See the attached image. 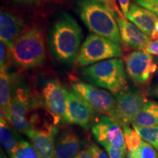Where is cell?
Here are the masks:
<instances>
[{"label":"cell","instance_id":"obj_7","mask_svg":"<svg viewBox=\"0 0 158 158\" xmlns=\"http://www.w3.org/2000/svg\"><path fill=\"white\" fill-rule=\"evenodd\" d=\"M73 92L82 98L95 111L115 118V97L108 91L98 88L94 85L79 81L71 84Z\"/></svg>","mask_w":158,"mask_h":158},{"label":"cell","instance_id":"obj_13","mask_svg":"<svg viewBox=\"0 0 158 158\" xmlns=\"http://www.w3.org/2000/svg\"><path fill=\"white\" fill-rule=\"evenodd\" d=\"M26 21L19 15L10 11L0 13V38L10 49L15 41L28 30Z\"/></svg>","mask_w":158,"mask_h":158},{"label":"cell","instance_id":"obj_25","mask_svg":"<svg viewBox=\"0 0 158 158\" xmlns=\"http://www.w3.org/2000/svg\"><path fill=\"white\" fill-rule=\"evenodd\" d=\"M103 147L110 158H124L127 153L126 148L113 145H106Z\"/></svg>","mask_w":158,"mask_h":158},{"label":"cell","instance_id":"obj_26","mask_svg":"<svg viewBox=\"0 0 158 158\" xmlns=\"http://www.w3.org/2000/svg\"><path fill=\"white\" fill-rule=\"evenodd\" d=\"M51 0H12L13 5L20 7H35L49 2Z\"/></svg>","mask_w":158,"mask_h":158},{"label":"cell","instance_id":"obj_28","mask_svg":"<svg viewBox=\"0 0 158 158\" xmlns=\"http://www.w3.org/2000/svg\"><path fill=\"white\" fill-rule=\"evenodd\" d=\"M138 5L145 7L158 16V0H135Z\"/></svg>","mask_w":158,"mask_h":158},{"label":"cell","instance_id":"obj_31","mask_svg":"<svg viewBox=\"0 0 158 158\" xmlns=\"http://www.w3.org/2000/svg\"><path fill=\"white\" fill-rule=\"evenodd\" d=\"M118 4L121 7L122 12L124 13V16H126L130 9V0H118Z\"/></svg>","mask_w":158,"mask_h":158},{"label":"cell","instance_id":"obj_24","mask_svg":"<svg viewBox=\"0 0 158 158\" xmlns=\"http://www.w3.org/2000/svg\"><path fill=\"white\" fill-rule=\"evenodd\" d=\"M122 126L124 133V143L128 151L137 148L142 141L141 136L134 128L130 127L128 124H122Z\"/></svg>","mask_w":158,"mask_h":158},{"label":"cell","instance_id":"obj_27","mask_svg":"<svg viewBox=\"0 0 158 158\" xmlns=\"http://www.w3.org/2000/svg\"><path fill=\"white\" fill-rule=\"evenodd\" d=\"M10 50L2 41H0V68H7Z\"/></svg>","mask_w":158,"mask_h":158},{"label":"cell","instance_id":"obj_20","mask_svg":"<svg viewBox=\"0 0 158 158\" xmlns=\"http://www.w3.org/2000/svg\"><path fill=\"white\" fill-rule=\"evenodd\" d=\"M10 124L4 116L3 112L0 110V141L4 149L9 156L20 141Z\"/></svg>","mask_w":158,"mask_h":158},{"label":"cell","instance_id":"obj_2","mask_svg":"<svg viewBox=\"0 0 158 158\" xmlns=\"http://www.w3.org/2000/svg\"><path fill=\"white\" fill-rule=\"evenodd\" d=\"M76 7L80 19L91 31L120 45L117 21L104 4L95 0H77Z\"/></svg>","mask_w":158,"mask_h":158},{"label":"cell","instance_id":"obj_15","mask_svg":"<svg viewBox=\"0 0 158 158\" xmlns=\"http://www.w3.org/2000/svg\"><path fill=\"white\" fill-rule=\"evenodd\" d=\"M56 128L54 126L37 129L31 128L27 135L30 140L31 145L42 158H55V141Z\"/></svg>","mask_w":158,"mask_h":158},{"label":"cell","instance_id":"obj_17","mask_svg":"<svg viewBox=\"0 0 158 158\" xmlns=\"http://www.w3.org/2000/svg\"><path fill=\"white\" fill-rule=\"evenodd\" d=\"M81 141L72 132H63L56 138L55 158H74L81 151Z\"/></svg>","mask_w":158,"mask_h":158},{"label":"cell","instance_id":"obj_3","mask_svg":"<svg viewBox=\"0 0 158 158\" xmlns=\"http://www.w3.org/2000/svg\"><path fill=\"white\" fill-rule=\"evenodd\" d=\"M124 64L119 58L107 59L83 68L81 76L91 84L116 94L127 89Z\"/></svg>","mask_w":158,"mask_h":158},{"label":"cell","instance_id":"obj_10","mask_svg":"<svg viewBox=\"0 0 158 158\" xmlns=\"http://www.w3.org/2000/svg\"><path fill=\"white\" fill-rule=\"evenodd\" d=\"M68 90L56 80H49L42 88L44 106L53 118L54 124L64 122Z\"/></svg>","mask_w":158,"mask_h":158},{"label":"cell","instance_id":"obj_8","mask_svg":"<svg viewBox=\"0 0 158 158\" xmlns=\"http://www.w3.org/2000/svg\"><path fill=\"white\" fill-rule=\"evenodd\" d=\"M126 71L136 85L148 84L157 70V65L152 54L145 51H135L124 58Z\"/></svg>","mask_w":158,"mask_h":158},{"label":"cell","instance_id":"obj_18","mask_svg":"<svg viewBox=\"0 0 158 158\" xmlns=\"http://www.w3.org/2000/svg\"><path fill=\"white\" fill-rule=\"evenodd\" d=\"M12 78L7 68H1L0 71V104L1 110L6 119L11 124Z\"/></svg>","mask_w":158,"mask_h":158},{"label":"cell","instance_id":"obj_16","mask_svg":"<svg viewBox=\"0 0 158 158\" xmlns=\"http://www.w3.org/2000/svg\"><path fill=\"white\" fill-rule=\"evenodd\" d=\"M122 41L127 46L137 51H144L151 40L125 16L116 18Z\"/></svg>","mask_w":158,"mask_h":158},{"label":"cell","instance_id":"obj_4","mask_svg":"<svg viewBox=\"0 0 158 158\" xmlns=\"http://www.w3.org/2000/svg\"><path fill=\"white\" fill-rule=\"evenodd\" d=\"M9 50L10 59L19 68L31 69L40 66L46 56L43 29L39 26L29 29Z\"/></svg>","mask_w":158,"mask_h":158},{"label":"cell","instance_id":"obj_14","mask_svg":"<svg viewBox=\"0 0 158 158\" xmlns=\"http://www.w3.org/2000/svg\"><path fill=\"white\" fill-rule=\"evenodd\" d=\"M126 18L152 40L158 39V16L135 3L130 4Z\"/></svg>","mask_w":158,"mask_h":158},{"label":"cell","instance_id":"obj_6","mask_svg":"<svg viewBox=\"0 0 158 158\" xmlns=\"http://www.w3.org/2000/svg\"><path fill=\"white\" fill-rule=\"evenodd\" d=\"M35 106L36 100L27 86L12 80L11 124L21 133L27 134L34 127L29 115Z\"/></svg>","mask_w":158,"mask_h":158},{"label":"cell","instance_id":"obj_34","mask_svg":"<svg viewBox=\"0 0 158 158\" xmlns=\"http://www.w3.org/2000/svg\"><path fill=\"white\" fill-rule=\"evenodd\" d=\"M0 158H7V156L5 155V152H3L2 150H1V155H0Z\"/></svg>","mask_w":158,"mask_h":158},{"label":"cell","instance_id":"obj_23","mask_svg":"<svg viewBox=\"0 0 158 158\" xmlns=\"http://www.w3.org/2000/svg\"><path fill=\"white\" fill-rule=\"evenodd\" d=\"M133 126L141 136V139L148 142L158 150V126L143 127L137 124H133Z\"/></svg>","mask_w":158,"mask_h":158},{"label":"cell","instance_id":"obj_1","mask_svg":"<svg viewBox=\"0 0 158 158\" xmlns=\"http://www.w3.org/2000/svg\"><path fill=\"white\" fill-rule=\"evenodd\" d=\"M48 45L53 57L59 64L72 65L76 60L83 39L81 28L72 15L62 13L48 31Z\"/></svg>","mask_w":158,"mask_h":158},{"label":"cell","instance_id":"obj_11","mask_svg":"<svg viewBox=\"0 0 158 158\" xmlns=\"http://www.w3.org/2000/svg\"><path fill=\"white\" fill-rule=\"evenodd\" d=\"M92 133L99 144L113 145L127 149L122 124L109 116L100 117L92 127Z\"/></svg>","mask_w":158,"mask_h":158},{"label":"cell","instance_id":"obj_22","mask_svg":"<svg viewBox=\"0 0 158 158\" xmlns=\"http://www.w3.org/2000/svg\"><path fill=\"white\" fill-rule=\"evenodd\" d=\"M10 158H42L32 145L25 141H20L10 155Z\"/></svg>","mask_w":158,"mask_h":158},{"label":"cell","instance_id":"obj_9","mask_svg":"<svg viewBox=\"0 0 158 158\" xmlns=\"http://www.w3.org/2000/svg\"><path fill=\"white\" fill-rule=\"evenodd\" d=\"M116 100L115 118L120 124H132L147 102L145 94L137 89H126L114 94Z\"/></svg>","mask_w":158,"mask_h":158},{"label":"cell","instance_id":"obj_30","mask_svg":"<svg viewBox=\"0 0 158 158\" xmlns=\"http://www.w3.org/2000/svg\"><path fill=\"white\" fill-rule=\"evenodd\" d=\"M144 51L152 55L158 56V39L150 41Z\"/></svg>","mask_w":158,"mask_h":158},{"label":"cell","instance_id":"obj_19","mask_svg":"<svg viewBox=\"0 0 158 158\" xmlns=\"http://www.w3.org/2000/svg\"><path fill=\"white\" fill-rule=\"evenodd\" d=\"M132 124L143 127L158 126V102L153 100L146 102Z\"/></svg>","mask_w":158,"mask_h":158},{"label":"cell","instance_id":"obj_33","mask_svg":"<svg viewBox=\"0 0 158 158\" xmlns=\"http://www.w3.org/2000/svg\"><path fill=\"white\" fill-rule=\"evenodd\" d=\"M149 95L152 97V98H158V84L149 91Z\"/></svg>","mask_w":158,"mask_h":158},{"label":"cell","instance_id":"obj_21","mask_svg":"<svg viewBox=\"0 0 158 158\" xmlns=\"http://www.w3.org/2000/svg\"><path fill=\"white\" fill-rule=\"evenodd\" d=\"M127 158H158V154L152 145L142 141L137 148L128 151Z\"/></svg>","mask_w":158,"mask_h":158},{"label":"cell","instance_id":"obj_29","mask_svg":"<svg viewBox=\"0 0 158 158\" xmlns=\"http://www.w3.org/2000/svg\"><path fill=\"white\" fill-rule=\"evenodd\" d=\"M87 149L93 156L94 158H110L106 152H104L101 148L95 143H91L88 146Z\"/></svg>","mask_w":158,"mask_h":158},{"label":"cell","instance_id":"obj_32","mask_svg":"<svg viewBox=\"0 0 158 158\" xmlns=\"http://www.w3.org/2000/svg\"><path fill=\"white\" fill-rule=\"evenodd\" d=\"M74 158H94L88 149L81 150Z\"/></svg>","mask_w":158,"mask_h":158},{"label":"cell","instance_id":"obj_5","mask_svg":"<svg viewBox=\"0 0 158 158\" xmlns=\"http://www.w3.org/2000/svg\"><path fill=\"white\" fill-rule=\"evenodd\" d=\"M122 56L123 51L120 45L106 37L92 34L84 41L76 62L78 66L86 67Z\"/></svg>","mask_w":158,"mask_h":158},{"label":"cell","instance_id":"obj_35","mask_svg":"<svg viewBox=\"0 0 158 158\" xmlns=\"http://www.w3.org/2000/svg\"><path fill=\"white\" fill-rule=\"evenodd\" d=\"M95 1H98V2H99L105 4V3H106V2H107L108 0H95Z\"/></svg>","mask_w":158,"mask_h":158},{"label":"cell","instance_id":"obj_12","mask_svg":"<svg viewBox=\"0 0 158 158\" xmlns=\"http://www.w3.org/2000/svg\"><path fill=\"white\" fill-rule=\"evenodd\" d=\"M94 111L95 110L78 94L73 91L68 90L64 122L88 129L93 122Z\"/></svg>","mask_w":158,"mask_h":158}]
</instances>
